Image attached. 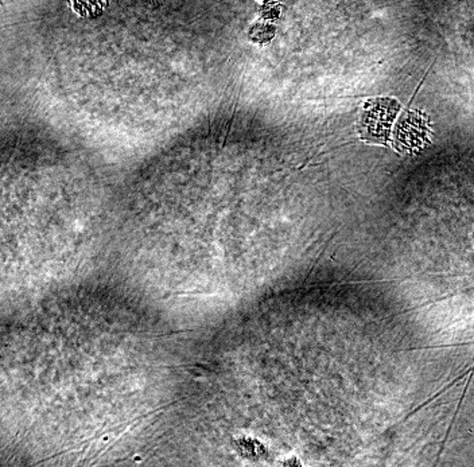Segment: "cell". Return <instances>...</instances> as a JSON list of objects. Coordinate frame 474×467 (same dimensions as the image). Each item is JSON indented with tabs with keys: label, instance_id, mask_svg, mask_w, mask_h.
I'll list each match as a JSON object with an SVG mask.
<instances>
[{
	"label": "cell",
	"instance_id": "2",
	"mask_svg": "<svg viewBox=\"0 0 474 467\" xmlns=\"http://www.w3.org/2000/svg\"><path fill=\"white\" fill-rule=\"evenodd\" d=\"M430 139L429 120L419 112H408L395 131V146L402 152H418Z\"/></svg>",
	"mask_w": 474,
	"mask_h": 467
},
{
	"label": "cell",
	"instance_id": "1",
	"mask_svg": "<svg viewBox=\"0 0 474 467\" xmlns=\"http://www.w3.org/2000/svg\"><path fill=\"white\" fill-rule=\"evenodd\" d=\"M398 110L399 104L392 98H376L369 101L364 110V135L375 142H387Z\"/></svg>",
	"mask_w": 474,
	"mask_h": 467
}]
</instances>
